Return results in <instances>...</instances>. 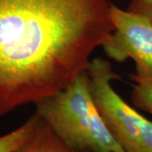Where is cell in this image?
Wrapping results in <instances>:
<instances>
[{"mask_svg":"<svg viewBox=\"0 0 152 152\" xmlns=\"http://www.w3.org/2000/svg\"><path fill=\"white\" fill-rule=\"evenodd\" d=\"M41 120V117L35 112L15 130L0 136V152H15L23 146L32 138Z\"/></svg>","mask_w":152,"mask_h":152,"instance_id":"obj_6","label":"cell"},{"mask_svg":"<svg viewBox=\"0 0 152 152\" xmlns=\"http://www.w3.org/2000/svg\"><path fill=\"white\" fill-rule=\"evenodd\" d=\"M36 105V113L68 146L79 152H124L115 140L83 71L68 87Z\"/></svg>","mask_w":152,"mask_h":152,"instance_id":"obj_2","label":"cell"},{"mask_svg":"<svg viewBox=\"0 0 152 152\" xmlns=\"http://www.w3.org/2000/svg\"><path fill=\"white\" fill-rule=\"evenodd\" d=\"M128 10L152 21V0H132Z\"/></svg>","mask_w":152,"mask_h":152,"instance_id":"obj_8","label":"cell"},{"mask_svg":"<svg viewBox=\"0 0 152 152\" xmlns=\"http://www.w3.org/2000/svg\"><path fill=\"white\" fill-rule=\"evenodd\" d=\"M91 92L98 111L124 152H152V122L127 103L112 86L120 77L108 61L96 58L89 63Z\"/></svg>","mask_w":152,"mask_h":152,"instance_id":"obj_3","label":"cell"},{"mask_svg":"<svg viewBox=\"0 0 152 152\" xmlns=\"http://www.w3.org/2000/svg\"><path fill=\"white\" fill-rule=\"evenodd\" d=\"M113 31L102 45L110 58L124 63L131 58L135 73L152 76V21L111 4Z\"/></svg>","mask_w":152,"mask_h":152,"instance_id":"obj_4","label":"cell"},{"mask_svg":"<svg viewBox=\"0 0 152 152\" xmlns=\"http://www.w3.org/2000/svg\"><path fill=\"white\" fill-rule=\"evenodd\" d=\"M15 152H79L68 146L43 120L32 138Z\"/></svg>","mask_w":152,"mask_h":152,"instance_id":"obj_5","label":"cell"},{"mask_svg":"<svg viewBox=\"0 0 152 152\" xmlns=\"http://www.w3.org/2000/svg\"><path fill=\"white\" fill-rule=\"evenodd\" d=\"M109 0H0V119L62 91L113 31Z\"/></svg>","mask_w":152,"mask_h":152,"instance_id":"obj_1","label":"cell"},{"mask_svg":"<svg viewBox=\"0 0 152 152\" xmlns=\"http://www.w3.org/2000/svg\"><path fill=\"white\" fill-rule=\"evenodd\" d=\"M131 79L134 81L131 96L133 106L152 115V76L135 73Z\"/></svg>","mask_w":152,"mask_h":152,"instance_id":"obj_7","label":"cell"}]
</instances>
